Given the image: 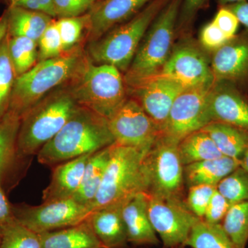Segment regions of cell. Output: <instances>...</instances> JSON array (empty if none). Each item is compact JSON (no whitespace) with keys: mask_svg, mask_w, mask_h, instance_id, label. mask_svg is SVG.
I'll return each mask as SVG.
<instances>
[{"mask_svg":"<svg viewBox=\"0 0 248 248\" xmlns=\"http://www.w3.org/2000/svg\"><path fill=\"white\" fill-rule=\"evenodd\" d=\"M115 143L108 120L79 106L60 131L39 151L37 160L53 168Z\"/></svg>","mask_w":248,"mask_h":248,"instance_id":"6da1fadb","label":"cell"},{"mask_svg":"<svg viewBox=\"0 0 248 248\" xmlns=\"http://www.w3.org/2000/svg\"><path fill=\"white\" fill-rule=\"evenodd\" d=\"M88 58L81 45L57 58L37 62L30 71L16 78L9 111L22 117L49 93L68 84Z\"/></svg>","mask_w":248,"mask_h":248,"instance_id":"7a4b0ae2","label":"cell"},{"mask_svg":"<svg viewBox=\"0 0 248 248\" xmlns=\"http://www.w3.org/2000/svg\"><path fill=\"white\" fill-rule=\"evenodd\" d=\"M79 107L66 86L49 93L20 117L17 158L37 155Z\"/></svg>","mask_w":248,"mask_h":248,"instance_id":"3957f363","label":"cell"},{"mask_svg":"<svg viewBox=\"0 0 248 248\" xmlns=\"http://www.w3.org/2000/svg\"><path fill=\"white\" fill-rule=\"evenodd\" d=\"M183 0H169L152 23L124 73L127 89L159 76L177 37V22Z\"/></svg>","mask_w":248,"mask_h":248,"instance_id":"277c9868","label":"cell"},{"mask_svg":"<svg viewBox=\"0 0 248 248\" xmlns=\"http://www.w3.org/2000/svg\"><path fill=\"white\" fill-rule=\"evenodd\" d=\"M78 105L110 120L128 99L124 74L116 67L89 58L66 85Z\"/></svg>","mask_w":248,"mask_h":248,"instance_id":"5b68a950","label":"cell"},{"mask_svg":"<svg viewBox=\"0 0 248 248\" xmlns=\"http://www.w3.org/2000/svg\"><path fill=\"white\" fill-rule=\"evenodd\" d=\"M169 0H151L131 19L117 26L99 40L88 43L86 53L96 64L128 70L152 23Z\"/></svg>","mask_w":248,"mask_h":248,"instance_id":"8992f818","label":"cell"},{"mask_svg":"<svg viewBox=\"0 0 248 248\" xmlns=\"http://www.w3.org/2000/svg\"><path fill=\"white\" fill-rule=\"evenodd\" d=\"M113 143L102 184L91 205V213L106 205L124 202L149 190L147 153Z\"/></svg>","mask_w":248,"mask_h":248,"instance_id":"52a82bcc","label":"cell"},{"mask_svg":"<svg viewBox=\"0 0 248 248\" xmlns=\"http://www.w3.org/2000/svg\"><path fill=\"white\" fill-rule=\"evenodd\" d=\"M179 142L161 135L146 156L149 177L148 195L180 197L184 176L178 151Z\"/></svg>","mask_w":248,"mask_h":248,"instance_id":"ba28073f","label":"cell"},{"mask_svg":"<svg viewBox=\"0 0 248 248\" xmlns=\"http://www.w3.org/2000/svg\"><path fill=\"white\" fill-rule=\"evenodd\" d=\"M179 38L159 76L174 80L186 88L215 82L210 66L211 54L190 34Z\"/></svg>","mask_w":248,"mask_h":248,"instance_id":"9c48e42d","label":"cell"},{"mask_svg":"<svg viewBox=\"0 0 248 248\" xmlns=\"http://www.w3.org/2000/svg\"><path fill=\"white\" fill-rule=\"evenodd\" d=\"M148 213L155 232L167 248L185 245L192 227L200 219L180 197L148 195Z\"/></svg>","mask_w":248,"mask_h":248,"instance_id":"30bf717a","label":"cell"},{"mask_svg":"<svg viewBox=\"0 0 248 248\" xmlns=\"http://www.w3.org/2000/svg\"><path fill=\"white\" fill-rule=\"evenodd\" d=\"M15 218L38 234L75 226L91 213L88 206L73 198L43 202L40 205H13Z\"/></svg>","mask_w":248,"mask_h":248,"instance_id":"8fae6325","label":"cell"},{"mask_svg":"<svg viewBox=\"0 0 248 248\" xmlns=\"http://www.w3.org/2000/svg\"><path fill=\"white\" fill-rule=\"evenodd\" d=\"M214 83L186 88L179 93L170 111L163 135L179 142L210 123L209 98Z\"/></svg>","mask_w":248,"mask_h":248,"instance_id":"7c38bea8","label":"cell"},{"mask_svg":"<svg viewBox=\"0 0 248 248\" xmlns=\"http://www.w3.org/2000/svg\"><path fill=\"white\" fill-rule=\"evenodd\" d=\"M115 143L148 153L160 135L159 130L140 104L129 97L108 120Z\"/></svg>","mask_w":248,"mask_h":248,"instance_id":"4fadbf2b","label":"cell"},{"mask_svg":"<svg viewBox=\"0 0 248 248\" xmlns=\"http://www.w3.org/2000/svg\"><path fill=\"white\" fill-rule=\"evenodd\" d=\"M185 89L174 80L157 76L127 89L129 97L140 104L162 135L173 103Z\"/></svg>","mask_w":248,"mask_h":248,"instance_id":"5bb4252c","label":"cell"},{"mask_svg":"<svg viewBox=\"0 0 248 248\" xmlns=\"http://www.w3.org/2000/svg\"><path fill=\"white\" fill-rule=\"evenodd\" d=\"M210 66L215 81L231 82L248 93V31L236 34L212 53Z\"/></svg>","mask_w":248,"mask_h":248,"instance_id":"9a60e30c","label":"cell"},{"mask_svg":"<svg viewBox=\"0 0 248 248\" xmlns=\"http://www.w3.org/2000/svg\"><path fill=\"white\" fill-rule=\"evenodd\" d=\"M151 0H98L86 13L88 43L99 40L112 29L131 19Z\"/></svg>","mask_w":248,"mask_h":248,"instance_id":"2e32d148","label":"cell"},{"mask_svg":"<svg viewBox=\"0 0 248 248\" xmlns=\"http://www.w3.org/2000/svg\"><path fill=\"white\" fill-rule=\"evenodd\" d=\"M211 122L230 124L248 131V93L228 81H215L209 98Z\"/></svg>","mask_w":248,"mask_h":248,"instance_id":"e0dca14e","label":"cell"},{"mask_svg":"<svg viewBox=\"0 0 248 248\" xmlns=\"http://www.w3.org/2000/svg\"><path fill=\"white\" fill-rule=\"evenodd\" d=\"M125 202H117L96 209L87 218L104 248H123L128 243L122 216Z\"/></svg>","mask_w":248,"mask_h":248,"instance_id":"ac0fdd59","label":"cell"},{"mask_svg":"<svg viewBox=\"0 0 248 248\" xmlns=\"http://www.w3.org/2000/svg\"><path fill=\"white\" fill-rule=\"evenodd\" d=\"M148 195L140 192L125 201L122 209L128 243L135 245H157V234L148 213Z\"/></svg>","mask_w":248,"mask_h":248,"instance_id":"d6986e66","label":"cell"},{"mask_svg":"<svg viewBox=\"0 0 248 248\" xmlns=\"http://www.w3.org/2000/svg\"><path fill=\"white\" fill-rule=\"evenodd\" d=\"M91 154L83 155L54 166L51 179L43 191V202L71 199L79 189Z\"/></svg>","mask_w":248,"mask_h":248,"instance_id":"ffe728a7","label":"cell"},{"mask_svg":"<svg viewBox=\"0 0 248 248\" xmlns=\"http://www.w3.org/2000/svg\"><path fill=\"white\" fill-rule=\"evenodd\" d=\"M40 236L43 248H104L87 218L75 226Z\"/></svg>","mask_w":248,"mask_h":248,"instance_id":"44dd1931","label":"cell"},{"mask_svg":"<svg viewBox=\"0 0 248 248\" xmlns=\"http://www.w3.org/2000/svg\"><path fill=\"white\" fill-rule=\"evenodd\" d=\"M240 166V160L223 156L184 166V177L190 187L202 184L217 187Z\"/></svg>","mask_w":248,"mask_h":248,"instance_id":"7402d4cb","label":"cell"},{"mask_svg":"<svg viewBox=\"0 0 248 248\" xmlns=\"http://www.w3.org/2000/svg\"><path fill=\"white\" fill-rule=\"evenodd\" d=\"M8 34L11 37H23L38 42L47 27L55 19L40 11L9 6L7 11Z\"/></svg>","mask_w":248,"mask_h":248,"instance_id":"603a6c76","label":"cell"},{"mask_svg":"<svg viewBox=\"0 0 248 248\" xmlns=\"http://www.w3.org/2000/svg\"><path fill=\"white\" fill-rule=\"evenodd\" d=\"M202 130L211 138L223 156L241 161L248 150V131L244 129L211 122Z\"/></svg>","mask_w":248,"mask_h":248,"instance_id":"cb8c5ba5","label":"cell"},{"mask_svg":"<svg viewBox=\"0 0 248 248\" xmlns=\"http://www.w3.org/2000/svg\"><path fill=\"white\" fill-rule=\"evenodd\" d=\"M110 146H108L91 155L86 164L79 189L72 197L78 203L89 207L90 210L102 184L104 172L110 157Z\"/></svg>","mask_w":248,"mask_h":248,"instance_id":"d4e9b609","label":"cell"},{"mask_svg":"<svg viewBox=\"0 0 248 248\" xmlns=\"http://www.w3.org/2000/svg\"><path fill=\"white\" fill-rule=\"evenodd\" d=\"M178 151L184 166L223 156L213 140L202 130L194 132L181 140Z\"/></svg>","mask_w":248,"mask_h":248,"instance_id":"484cf974","label":"cell"},{"mask_svg":"<svg viewBox=\"0 0 248 248\" xmlns=\"http://www.w3.org/2000/svg\"><path fill=\"white\" fill-rule=\"evenodd\" d=\"M20 117L8 111L0 122V182L17 158V140Z\"/></svg>","mask_w":248,"mask_h":248,"instance_id":"4316f807","label":"cell"},{"mask_svg":"<svg viewBox=\"0 0 248 248\" xmlns=\"http://www.w3.org/2000/svg\"><path fill=\"white\" fill-rule=\"evenodd\" d=\"M185 246L192 248H235L221 224L199 220L192 227Z\"/></svg>","mask_w":248,"mask_h":248,"instance_id":"83f0119b","label":"cell"},{"mask_svg":"<svg viewBox=\"0 0 248 248\" xmlns=\"http://www.w3.org/2000/svg\"><path fill=\"white\" fill-rule=\"evenodd\" d=\"M8 46L17 78L30 71L38 62V45L35 41L8 34Z\"/></svg>","mask_w":248,"mask_h":248,"instance_id":"f1b7e54d","label":"cell"},{"mask_svg":"<svg viewBox=\"0 0 248 248\" xmlns=\"http://www.w3.org/2000/svg\"><path fill=\"white\" fill-rule=\"evenodd\" d=\"M221 225L235 248H246L248 241V201L231 205Z\"/></svg>","mask_w":248,"mask_h":248,"instance_id":"f546056e","label":"cell"},{"mask_svg":"<svg viewBox=\"0 0 248 248\" xmlns=\"http://www.w3.org/2000/svg\"><path fill=\"white\" fill-rule=\"evenodd\" d=\"M16 78L9 55L7 33L0 43V122L9 111Z\"/></svg>","mask_w":248,"mask_h":248,"instance_id":"4dcf8cb0","label":"cell"},{"mask_svg":"<svg viewBox=\"0 0 248 248\" xmlns=\"http://www.w3.org/2000/svg\"><path fill=\"white\" fill-rule=\"evenodd\" d=\"M1 228L0 248H43L40 234L31 231L16 218Z\"/></svg>","mask_w":248,"mask_h":248,"instance_id":"1f68e13d","label":"cell"},{"mask_svg":"<svg viewBox=\"0 0 248 248\" xmlns=\"http://www.w3.org/2000/svg\"><path fill=\"white\" fill-rule=\"evenodd\" d=\"M217 190L231 205L248 201V172L239 166L218 183Z\"/></svg>","mask_w":248,"mask_h":248,"instance_id":"d6a6232c","label":"cell"},{"mask_svg":"<svg viewBox=\"0 0 248 248\" xmlns=\"http://www.w3.org/2000/svg\"><path fill=\"white\" fill-rule=\"evenodd\" d=\"M61 37L63 51H69L81 46L84 31L86 32V14L79 17L59 18L55 20Z\"/></svg>","mask_w":248,"mask_h":248,"instance_id":"836d02e7","label":"cell"},{"mask_svg":"<svg viewBox=\"0 0 248 248\" xmlns=\"http://www.w3.org/2000/svg\"><path fill=\"white\" fill-rule=\"evenodd\" d=\"M38 62L57 58L64 53L61 37L54 20L47 27L37 42Z\"/></svg>","mask_w":248,"mask_h":248,"instance_id":"e575fe53","label":"cell"},{"mask_svg":"<svg viewBox=\"0 0 248 248\" xmlns=\"http://www.w3.org/2000/svg\"><path fill=\"white\" fill-rule=\"evenodd\" d=\"M217 187L210 185L191 186L187 195V207L194 215L203 219L205 210Z\"/></svg>","mask_w":248,"mask_h":248,"instance_id":"d590c367","label":"cell"},{"mask_svg":"<svg viewBox=\"0 0 248 248\" xmlns=\"http://www.w3.org/2000/svg\"><path fill=\"white\" fill-rule=\"evenodd\" d=\"M209 0H183L177 22V37L189 35L197 14L208 6Z\"/></svg>","mask_w":248,"mask_h":248,"instance_id":"8d00e7d4","label":"cell"},{"mask_svg":"<svg viewBox=\"0 0 248 248\" xmlns=\"http://www.w3.org/2000/svg\"><path fill=\"white\" fill-rule=\"evenodd\" d=\"M55 17H79L92 7L93 0H53Z\"/></svg>","mask_w":248,"mask_h":248,"instance_id":"74e56055","label":"cell"},{"mask_svg":"<svg viewBox=\"0 0 248 248\" xmlns=\"http://www.w3.org/2000/svg\"><path fill=\"white\" fill-rule=\"evenodd\" d=\"M229 40V37H227L212 21L202 28L199 42L203 49L211 54L221 48Z\"/></svg>","mask_w":248,"mask_h":248,"instance_id":"f35d334b","label":"cell"},{"mask_svg":"<svg viewBox=\"0 0 248 248\" xmlns=\"http://www.w3.org/2000/svg\"><path fill=\"white\" fill-rule=\"evenodd\" d=\"M231 207L229 202L216 189L205 210L203 220L213 224H221Z\"/></svg>","mask_w":248,"mask_h":248,"instance_id":"ab89813d","label":"cell"},{"mask_svg":"<svg viewBox=\"0 0 248 248\" xmlns=\"http://www.w3.org/2000/svg\"><path fill=\"white\" fill-rule=\"evenodd\" d=\"M213 22L230 39L236 35L240 24L236 16L225 6H220Z\"/></svg>","mask_w":248,"mask_h":248,"instance_id":"60d3db41","label":"cell"},{"mask_svg":"<svg viewBox=\"0 0 248 248\" xmlns=\"http://www.w3.org/2000/svg\"><path fill=\"white\" fill-rule=\"evenodd\" d=\"M10 6L45 13L55 17L53 0H9Z\"/></svg>","mask_w":248,"mask_h":248,"instance_id":"b9f144b4","label":"cell"},{"mask_svg":"<svg viewBox=\"0 0 248 248\" xmlns=\"http://www.w3.org/2000/svg\"><path fill=\"white\" fill-rule=\"evenodd\" d=\"M13 205L10 203L0 182V228L15 219Z\"/></svg>","mask_w":248,"mask_h":248,"instance_id":"7bdbcfd3","label":"cell"},{"mask_svg":"<svg viewBox=\"0 0 248 248\" xmlns=\"http://www.w3.org/2000/svg\"><path fill=\"white\" fill-rule=\"evenodd\" d=\"M223 6L231 11L239 19L240 24H243L248 31V2L242 1Z\"/></svg>","mask_w":248,"mask_h":248,"instance_id":"ee69618b","label":"cell"},{"mask_svg":"<svg viewBox=\"0 0 248 248\" xmlns=\"http://www.w3.org/2000/svg\"><path fill=\"white\" fill-rule=\"evenodd\" d=\"M8 33V15L7 11H5L4 14L0 17V43L4 40Z\"/></svg>","mask_w":248,"mask_h":248,"instance_id":"f6af8a7d","label":"cell"},{"mask_svg":"<svg viewBox=\"0 0 248 248\" xmlns=\"http://www.w3.org/2000/svg\"><path fill=\"white\" fill-rule=\"evenodd\" d=\"M220 6H226V5L234 4V3L242 2L246 1L248 2V0H217Z\"/></svg>","mask_w":248,"mask_h":248,"instance_id":"bcb514c9","label":"cell"},{"mask_svg":"<svg viewBox=\"0 0 248 248\" xmlns=\"http://www.w3.org/2000/svg\"><path fill=\"white\" fill-rule=\"evenodd\" d=\"M241 167L248 172V150L245 153L244 156L241 160Z\"/></svg>","mask_w":248,"mask_h":248,"instance_id":"7dc6e473","label":"cell"},{"mask_svg":"<svg viewBox=\"0 0 248 248\" xmlns=\"http://www.w3.org/2000/svg\"><path fill=\"white\" fill-rule=\"evenodd\" d=\"M1 228H0V246H1Z\"/></svg>","mask_w":248,"mask_h":248,"instance_id":"c3c4849f","label":"cell"},{"mask_svg":"<svg viewBox=\"0 0 248 248\" xmlns=\"http://www.w3.org/2000/svg\"><path fill=\"white\" fill-rule=\"evenodd\" d=\"M93 1H94V2H96V1H98V0H93Z\"/></svg>","mask_w":248,"mask_h":248,"instance_id":"681fc988","label":"cell"}]
</instances>
